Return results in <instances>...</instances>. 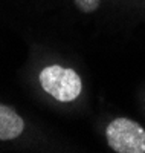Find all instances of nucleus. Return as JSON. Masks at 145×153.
<instances>
[{
    "instance_id": "1",
    "label": "nucleus",
    "mask_w": 145,
    "mask_h": 153,
    "mask_svg": "<svg viewBox=\"0 0 145 153\" xmlns=\"http://www.w3.org/2000/svg\"><path fill=\"white\" fill-rule=\"evenodd\" d=\"M40 84L44 91L61 103H69L80 97L83 83L73 69L52 65L40 72Z\"/></svg>"
},
{
    "instance_id": "4",
    "label": "nucleus",
    "mask_w": 145,
    "mask_h": 153,
    "mask_svg": "<svg viewBox=\"0 0 145 153\" xmlns=\"http://www.w3.org/2000/svg\"><path fill=\"white\" fill-rule=\"evenodd\" d=\"M75 5L83 12H93L99 8V0H75Z\"/></svg>"
},
{
    "instance_id": "2",
    "label": "nucleus",
    "mask_w": 145,
    "mask_h": 153,
    "mask_svg": "<svg viewBox=\"0 0 145 153\" xmlns=\"http://www.w3.org/2000/svg\"><path fill=\"white\" fill-rule=\"evenodd\" d=\"M107 144L118 153H145V129L128 118L113 120L107 129Z\"/></svg>"
},
{
    "instance_id": "3",
    "label": "nucleus",
    "mask_w": 145,
    "mask_h": 153,
    "mask_svg": "<svg viewBox=\"0 0 145 153\" xmlns=\"http://www.w3.org/2000/svg\"><path fill=\"white\" fill-rule=\"evenodd\" d=\"M24 130V123L20 115L11 107L0 103V139H14Z\"/></svg>"
}]
</instances>
